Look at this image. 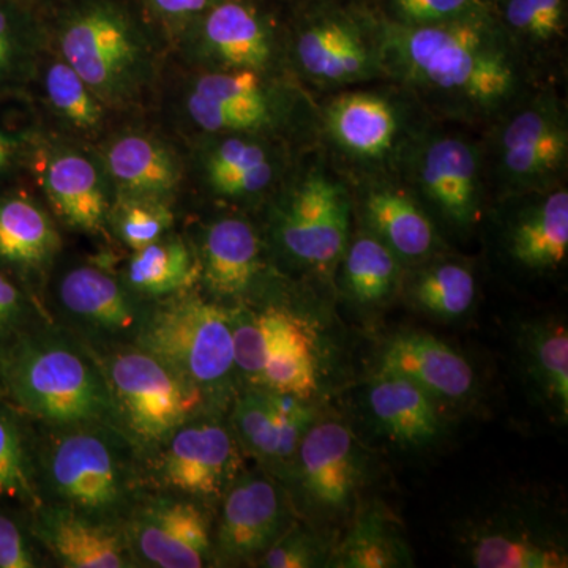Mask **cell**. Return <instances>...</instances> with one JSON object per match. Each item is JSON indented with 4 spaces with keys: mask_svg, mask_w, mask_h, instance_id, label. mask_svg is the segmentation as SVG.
<instances>
[{
    "mask_svg": "<svg viewBox=\"0 0 568 568\" xmlns=\"http://www.w3.org/2000/svg\"><path fill=\"white\" fill-rule=\"evenodd\" d=\"M0 392L48 432L118 426L95 351L63 327L33 323L0 345Z\"/></svg>",
    "mask_w": 568,
    "mask_h": 568,
    "instance_id": "1",
    "label": "cell"
},
{
    "mask_svg": "<svg viewBox=\"0 0 568 568\" xmlns=\"http://www.w3.org/2000/svg\"><path fill=\"white\" fill-rule=\"evenodd\" d=\"M36 455L41 500L85 517L123 525L142 497L140 452L114 425L48 432Z\"/></svg>",
    "mask_w": 568,
    "mask_h": 568,
    "instance_id": "2",
    "label": "cell"
},
{
    "mask_svg": "<svg viewBox=\"0 0 568 568\" xmlns=\"http://www.w3.org/2000/svg\"><path fill=\"white\" fill-rule=\"evenodd\" d=\"M392 52L410 80L477 106L499 104L517 85L508 51L474 20L410 26L396 33Z\"/></svg>",
    "mask_w": 568,
    "mask_h": 568,
    "instance_id": "3",
    "label": "cell"
},
{
    "mask_svg": "<svg viewBox=\"0 0 568 568\" xmlns=\"http://www.w3.org/2000/svg\"><path fill=\"white\" fill-rule=\"evenodd\" d=\"M134 346L148 351L201 392L209 406L227 402L237 377L230 308L186 293L149 310Z\"/></svg>",
    "mask_w": 568,
    "mask_h": 568,
    "instance_id": "4",
    "label": "cell"
},
{
    "mask_svg": "<svg viewBox=\"0 0 568 568\" xmlns=\"http://www.w3.org/2000/svg\"><path fill=\"white\" fill-rule=\"evenodd\" d=\"M59 55L110 110H125L155 80L156 52L118 7L92 2L71 11L58 33Z\"/></svg>",
    "mask_w": 568,
    "mask_h": 568,
    "instance_id": "5",
    "label": "cell"
},
{
    "mask_svg": "<svg viewBox=\"0 0 568 568\" xmlns=\"http://www.w3.org/2000/svg\"><path fill=\"white\" fill-rule=\"evenodd\" d=\"M93 351L110 387L115 424L141 458L179 426L211 409L197 388L148 351L134 345Z\"/></svg>",
    "mask_w": 568,
    "mask_h": 568,
    "instance_id": "6",
    "label": "cell"
},
{
    "mask_svg": "<svg viewBox=\"0 0 568 568\" xmlns=\"http://www.w3.org/2000/svg\"><path fill=\"white\" fill-rule=\"evenodd\" d=\"M235 364L254 388L308 402L317 388L315 338L290 310H250L235 327Z\"/></svg>",
    "mask_w": 568,
    "mask_h": 568,
    "instance_id": "7",
    "label": "cell"
},
{
    "mask_svg": "<svg viewBox=\"0 0 568 568\" xmlns=\"http://www.w3.org/2000/svg\"><path fill=\"white\" fill-rule=\"evenodd\" d=\"M233 429L211 413L185 422L148 459L149 476L163 493L205 504L222 499L241 469Z\"/></svg>",
    "mask_w": 568,
    "mask_h": 568,
    "instance_id": "8",
    "label": "cell"
},
{
    "mask_svg": "<svg viewBox=\"0 0 568 568\" xmlns=\"http://www.w3.org/2000/svg\"><path fill=\"white\" fill-rule=\"evenodd\" d=\"M55 305L67 331L92 349L133 345L152 306L122 278L93 264L71 265L59 275Z\"/></svg>",
    "mask_w": 568,
    "mask_h": 568,
    "instance_id": "9",
    "label": "cell"
},
{
    "mask_svg": "<svg viewBox=\"0 0 568 568\" xmlns=\"http://www.w3.org/2000/svg\"><path fill=\"white\" fill-rule=\"evenodd\" d=\"M26 173L36 181L48 209L71 230L92 235L108 230L114 192L99 156L41 133Z\"/></svg>",
    "mask_w": 568,
    "mask_h": 568,
    "instance_id": "10",
    "label": "cell"
},
{
    "mask_svg": "<svg viewBox=\"0 0 568 568\" xmlns=\"http://www.w3.org/2000/svg\"><path fill=\"white\" fill-rule=\"evenodd\" d=\"M123 529L140 566L200 568L215 560L211 523L196 500L163 491L142 496Z\"/></svg>",
    "mask_w": 568,
    "mask_h": 568,
    "instance_id": "11",
    "label": "cell"
},
{
    "mask_svg": "<svg viewBox=\"0 0 568 568\" xmlns=\"http://www.w3.org/2000/svg\"><path fill=\"white\" fill-rule=\"evenodd\" d=\"M349 200L342 185L312 174L287 194L276 213L275 239L284 253L308 267L335 263L347 244Z\"/></svg>",
    "mask_w": 568,
    "mask_h": 568,
    "instance_id": "12",
    "label": "cell"
},
{
    "mask_svg": "<svg viewBox=\"0 0 568 568\" xmlns=\"http://www.w3.org/2000/svg\"><path fill=\"white\" fill-rule=\"evenodd\" d=\"M222 503V517L213 537L215 559L256 560L291 526L286 495L263 474L235 477Z\"/></svg>",
    "mask_w": 568,
    "mask_h": 568,
    "instance_id": "13",
    "label": "cell"
},
{
    "mask_svg": "<svg viewBox=\"0 0 568 568\" xmlns=\"http://www.w3.org/2000/svg\"><path fill=\"white\" fill-rule=\"evenodd\" d=\"M190 121L205 133H250L274 122L271 95L260 71L222 70L201 74L186 93Z\"/></svg>",
    "mask_w": 568,
    "mask_h": 568,
    "instance_id": "14",
    "label": "cell"
},
{
    "mask_svg": "<svg viewBox=\"0 0 568 568\" xmlns=\"http://www.w3.org/2000/svg\"><path fill=\"white\" fill-rule=\"evenodd\" d=\"M97 156L114 197H142L171 204L181 189V156L155 133L126 129L111 134Z\"/></svg>",
    "mask_w": 568,
    "mask_h": 568,
    "instance_id": "15",
    "label": "cell"
},
{
    "mask_svg": "<svg viewBox=\"0 0 568 568\" xmlns=\"http://www.w3.org/2000/svg\"><path fill=\"white\" fill-rule=\"evenodd\" d=\"M295 473L306 497L325 510L349 506L362 477L361 450L353 432L339 422L313 424L297 452Z\"/></svg>",
    "mask_w": 568,
    "mask_h": 568,
    "instance_id": "16",
    "label": "cell"
},
{
    "mask_svg": "<svg viewBox=\"0 0 568 568\" xmlns=\"http://www.w3.org/2000/svg\"><path fill=\"white\" fill-rule=\"evenodd\" d=\"M32 515L33 537L62 567H138L123 525L99 521L44 503Z\"/></svg>",
    "mask_w": 568,
    "mask_h": 568,
    "instance_id": "17",
    "label": "cell"
},
{
    "mask_svg": "<svg viewBox=\"0 0 568 568\" xmlns=\"http://www.w3.org/2000/svg\"><path fill=\"white\" fill-rule=\"evenodd\" d=\"M233 433L239 446L271 465L293 462L315 414L305 399L250 387L234 402Z\"/></svg>",
    "mask_w": 568,
    "mask_h": 568,
    "instance_id": "18",
    "label": "cell"
},
{
    "mask_svg": "<svg viewBox=\"0 0 568 568\" xmlns=\"http://www.w3.org/2000/svg\"><path fill=\"white\" fill-rule=\"evenodd\" d=\"M62 248L51 211L21 183L0 192V268L31 283L50 271Z\"/></svg>",
    "mask_w": 568,
    "mask_h": 568,
    "instance_id": "19",
    "label": "cell"
},
{
    "mask_svg": "<svg viewBox=\"0 0 568 568\" xmlns=\"http://www.w3.org/2000/svg\"><path fill=\"white\" fill-rule=\"evenodd\" d=\"M379 373L406 377L444 402H463L476 388V373L462 354L418 332L396 335L387 343Z\"/></svg>",
    "mask_w": 568,
    "mask_h": 568,
    "instance_id": "20",
    "label": "cell"
},
{
    "mask_svg": "<svg viewBox=\"0 0 568 568\" xmlns=\"http://www.w3.org/2000/svg\"><path fill=\"white\" fill-rule=\"evenodd\" d=\"M29 97H36L41 114L69 140L97 141L106 130L110 108L58 52H44Z\"/></svg>",
    "mask_w": 568,
    "mask_h": 568,
    "instance_id": "21",
    "label": "cell"
},
{
    "mask_svg": "<svg viewBox=\"0 0 568 568\" xmlns=\"http://www.w3.org/2000/svg\"><path fill=\"white\" fill-rule=\"evenodd\" d=\"M200 278L220 301L244 297L261 271V244L245 220L220 219L209 224L196 250Z\"/></svg>",
    "mask_w": 568,
    "mask_h": 568,
    "instance_id": "22",
    "label": "cell"
},
{
    "mask_svg": "<svg viewBox=\"0 0 568 568\" xmlns=\"http://www.w3.org/2000/svg\"><path fill=\"white\" fill-rule=\"evenodd\" d=\"M366 405L383 433L403 446L435 443L443 429L436 398L406 377L379 373L368 387Z\"/></svg>",
    "mask_w": 568,
    "mask_h": 568,
    "instance_id": "23",
    "label": "cell"
},
{
    "mask_svg": "<svg viewBox=\"0 0 568 568\" xmlns=\"http://www.w3.org/2000/svg\"><path fill=\"white\" fill-rule=\"evenodd\" d=\"M426 196L447 220L467 226L478 213V164L473 149L457 138L429 145L420 164Z\"/></svg>",
    "mask_w": 568,
    "mask_h": 568,
    "instance_id": "24",
    "label": "cell"
},
{
    "mask_svg": "<svg viewBox=\"0 0 568 568\" xmlns=\"http://www.w3.org/2000/svg\"><path fill=\"white\" fill-rule=\"evenodd\" d=\"M503 162L517 181H538L562 166L568 134L562 119L548 108L519 112L503 134Z\"/></svg>",
    "mask_w": 568,
    "mask_h": 568,
    "instance_id": "25",
    "label": "cell"
},
{
    "mask_svg": "<svg viewBox=\"0 0 568 568\" xmlns=\"http://www.w3.org/2000/svg\"><path fill=\"white\" fill-rule=\"evenodd\" d=\"M205 58L226 70H263L271 61L272 44L263 22L244 3L224 2L213 7L201 26Z\"/></svg>",
    "mask_w": 568,
    "mask_h": 568,
    "instance_id": "26",
    "label": "cell"
},
{
    "mask_svg": "<svg viewBox=\"0 0 568 568\" xmlns=\"http://www.w3.org/2000/svg\"><path fill=\"white\" fill-rule=\"evenodd\" d=\"M122 280L130 291L148 302L186 293L200 280L196 250L179 235H164L133 252Z\"/></svg>",
    "mask_w": 568,
    "mask_h": 568,
    "instance_id": "27",
    "label": "cell"
},
{
    "mask_svg": "<svg viewBox=\"0 0 568 568\" xmlns=\"http://www.w3.org/2000/svg\"><path fill=\"white\" fill-rule=\"evenodd\" d=\"M467 558L478 568H566L567 549L528 526L489 523L467 544Z\"/></svg>",
    "mask_w": 568,
    "mask_h": 568,
    "instance_id": "28",
    "label": "cell"
},
{
    "mask_svg": "<svg viewBox=\"0 0 568 568\" xmlns=\"http://www.w3.org/2000/svg\"><path fill=\"white\" fill-rule=\"evenodd\" d=\"M201 168L209 189L227 200H245L263 193L275 175L267 149L235 133L209 145L201 155Z\"/></svg>",
    "mask_w": 568,
    "mask_h": 568,
    "instance_id": "29",
    "label": "cell"
},
{
    "mask_svg": "<svg viewBox=\"0 0 568 568\" xmlns=\"http://www.w3.org/2000/svg\"><path fill=\"white\" fill-rule=\"evenodd\" d=\"M327 122L342 148L366 159L386 155L398 132L394 108L372 93L339 97L328 108Z\"/></svg>",
    "mask_w": 568,
    "mask_h": 568,
    "instance_id": "30",
    "label": "cell"
},
{
    "mask_svg": "<svg viewBox=\"0 0 568 568\" xmlns=\"http://www.w3.org/2000/svg\"><path fill=\"white\" fill-rule=\"evenodd\" d=\"M364 211L373 235L396 256L422 260L435 248V227L405 193L392 189L373 190L366 196Z\"/></svg>",
    "mask_w": 568,
    "mask_h": 568,
    "instance_id": "31",
    "label": "cell"
},
{
    "mask_svg": "<svg viewBox=\"0 0 568 568\" xmlns=\"http://www.w3.org/2000/svg\"><path fill=\"white\" fill-rule=\"evenodd\" d=\"M510 253L532 271H549L566 261L568 253V193L549 194L519 216L510 233Z\"/></svg>",
    "mask_w": 568,
    "mask_h": 568,
    "instance_id": "32",
    "label": "cell"
},
{
    "mask_svg": "<svg viewBox=\"0 0 568 568\" xmlns=\"http://www.w3.org/2000/svg\"><path fill=\"white\" fill-rule=\"evenodd\" d=\"M47 40L28 13L0 0V102L28 99Z\"/></svg>",
    "mask_w": 568,
    "mask_h": 568,
    "instance_id": "33",
    "label": "cell"
},
{
    "mask_svg": "<svg viewBox=\"0 0 568 568\" xmlns=\"http://www.w3.org/2000/svg\"><path fill=\"white\" fill-rule=\"evenodd\" d=\"M297 58L306 73L324 81H349L372 67L364 41L349 26L331 21L302 33Z\"/></svg>",
    "mask_w": 568,
    "mask_h": 568,
    "instance_id": "34",
    "label": "cell"
},
{
    "mask_svg": "<svg viewBox=\"0 0 568 568\" xmlns=\"http://www.w3.org/2000/svg\"><path fill=\"white\" fill-rule=\"evenodd\" d=\"M521 353L538 394L564 420L568 416V332L555 321L530 324L521 334Z\"/></svg>",
    "mask_w": 568,
    "mask_h": 568,
    "instance_id": "35",
    "label": "cell"
},
{
    "mask_svg": "<svg viewBox=\"0 0 568 568\" xmlns=\"http://www.w3.org/2000/svg\"><path fill=\"white\" fill-rule=\"evenodd\" d=\"M331 562L328 567L396 568L413 566V558L398 526L383 510L372 508L355 519Z\"/></svg>",
    "mask_w": 568,
    "mask_h": 568,
    "instance_id": "36",
    "label": "cell"
},
{
    "mask_svg": "<svg viewBox=\"0 0 568 568\" xmlns=\"http://www.w3.org/2000/svg\"><path fill=\"white\" fill-rule=\"evenodd\" d=\"M0 500L20 504L33 511L41 500L32 455L17 409L0 392Z\"/></svg>",
    "mask_w": 568,
    "mask_h": 568,
    "instance_id": "37",
    "label": "cell"
},
{
    "mask_svg": "<svg viewBox=\"0 0 568 568\" xmlns=\"http://www.w3.org/2000/svg\"><path fill=\"white\" fill-rule=\"evenodd\" d=\"M398 256L375 235H364L351 245L345 261L347 293L358 304L387 301L398 283Z\"/></svg>",
    "mask_w": 568,
    "mask_h": 568,
    "instance_id": "38",
    "label": "cell"
},
{
    "mask_svg": "<svg viewBox=\"0 0 568 568\" xmlns=\"http://www.w3.org/2000/svg\"><path fill=\"white\" fill-rule=\"evenodd\" d=\"M413 298L424 312L443 320H457L469 312L476 298V278L465 265H435L418 276Z\"/></svg>",
    "mask_w": 568,
    "mask_h": 568,
    "instance_id": "39",
    "label": "cell"
},
{
    "mask_svg": "<svg viewBox=\"0 0 568 568\" xmlns=\"http://www.w3.org/2000/svg\"><path fill=\"white\" fill-rule=\"evenodd\" d=\"M173 224L171 204L142 197L115 196L108 219V227L132 252L160 241Z\"/></svg>",
    "mask_w": 568,
    "mask_h": 568,
    "instance_id": "40",
    "label": "cell"
},
{
    "mask_svg": "<svg viewBox=\"0 0 568 568\" xmlns=\"http://www.w3.org/2000/svg\"><path fill=\"white\" fill-rule=\"evenodd\" d=\"M11 100L0 102V192L21 183L33 145L43 133L37 115L10 121L7 108Z\"/></svg>",
    "mask_w": 568,
    "mask_h": 568,
    "instance_id": "41",
    "label": "cell"
},
{
    "mask_svg": "<svg viewBox=\"0 0 568 568\" xmlns=\"http://www.w3.org/2000/svg\"><path fill=\"white\" fill-rule=\"evenodd\" d=\"M256 562L264 568L323 567L331 562V549L312 530L290 526Z\"/></svg>",
    "mask_w": 568,
    "mask_h": 568,
    "instance_id": "42",
    "label": "cell"
},
{
    "mask_svg": "<svg viewBox=\"0 0 568 568\" xmlns=\"http://www.w3.org/2000/svg\"><path fill=\"white\" fill-rule=\"evenodd\" d=\"M506 18L515 31L547 41L562 32L566 3L564 0H510Z\"/></svg>",
    "mask_w": 568,
    "mask_h": 568,
    "instance_id": "43",
    "label": "cell"
},
{
    "mask_svg": "<svg viewBox=\"0 0 568 568\" xmlns=\"http://www.w3.org/2000/svg\"><path fill=\"white\" fill-rule=\"evenodd\" d=\"M33 315L36 310L21 284L0 268V328L7 342L32 325Z\"/></svg>",
    "mask_w": 568,
    "mask_h": 568,
    "instance_id": "44",
    "label": "cell"
},
{
    "mask_svg": "<svg viewBox=\"0 0 568 568\" xmlns=\"http://www.w3.org/2000/svg\"><path fill=\"white\" fill-rule=\"evenodd\" d=\"M476 0H395L399 17L410 26L457 20Z\"/></svg>",
    "mask_w": 568,
    "mask_h": 568,
    "instance_id": "45",
    "label": "cell"
},
{
    "mask_svg": "<svg viewBox=\"0 0 568 568\" xmlns=\"http://www.w3.org/2000/svg\"><path fill=\"white\" fill-rule=\"evenodd\" d=\"M36 552L18 523L0 514V568H36Z\"/></svg>",
    "mask_w": 568,
    "mask_h": 568,
    "instance_id": "46",
    "label": "cell"
},
{
    "mask_svg": "<svg viewBox=\"0 0 568 568\" xmlns=\"http://www.w3.org/2000/svg\"><path fill=\"white\" fill-rule=\"evenodd\" d=\"M212 0H151L153 9L173 20L193 17L207 9Z\"/></svg>",
    "mask_w": 568,
    "mask_h": 568,
    "instance_id": "47",
    "label": "cell"
},
{
    "mask_svg": "<svg viewBox=\"0 0 568 568\" xmlns=\"http://www.w3.org/2000/svg\"><path fill=\"white\" fill-rule=\"evenodd\" d=\"M7 342V336L3 335L2 328H0V345Z\"/></svg>",
    "mask_w": 568,
    "mask_h": 568,
    "instance_id": "48",
    "label": "cell"
}]
</instances>
